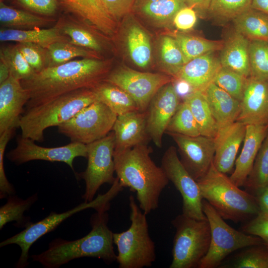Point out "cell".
Listing matches in <instances>:
<instances>
[{
	"label": "cell",
	"mask_w": 268,
	"mask_h": 268,
	"mask_svg": "<svg viewBox=\"0 0 268 268\" xmlns=\"http://www.w3.org/2000/svg\"><path fill=\"white\" fill-rule=\"evenodd\" d=\"M108 70V64L97 58L71 60L47 67L21 81L30 95L25 109L75 90L92 89L105 80Z\"/></svg>",
	"instance_id": "6da1fadb"
},
{
	"label": "cell",
	"mask_w": 268,
	"mask_h": 268,
	"mask_svg": "<svg viewBox=\"0 0 268 268\" xmlns=\"http://www.w3.org/2000/svg\"><path fill=\"white\" fill-rule=\"evenodd\" d=\"M152 152L143 143L114 153L120 184L136 193L139 206L146 215L158 208L159 197L169 181L162 168L151 159Z\"/></svg>",
	"instance_id": "7a4b0ae2"
},
{
	"label": "cell",
	"mask_w": 268,
	"mask_h": 268,
	"mask_svg": "<svg viewBox=\"0 0 268 268\" xmlns=\"http://www.w3.org/2000/svg\"><path fill=\"white\" fill-rule=\"evenodd\" d=\"M109 207L103 208L90 218L91 231L85 236L68 241L55 238L48 249L31 256L33 261L45 268H59L71 261L83 257L102 259L109 264L117 259L113 247V233L108 227Z\"/></svg>",
	"instance_id": "3957f363"
},
{
	"label": "cell",
	"mask_w": 268,
	"mask_h": 268,
	"mask_svg": "<svg viewBox=\"0 0 268 268\" xmlns=\"http://www.w3.org/2000/svg\"><path fill=\"white\" fill-rule=\"evenodd\" d=\"M197 182L203 199L224 219L235 222L249 221L260 212L255 196L241 190L213 163Z\"/></svg>",
	"instance_id": "277c9868"
},
{
	"label": "cell",
	"mask_w": 268,
	"mask_h": 268,
	"mask_svg": "<svg viewBox=\"0 0 268 268\" xmlns=\"http://www.w3.org/2000/svg\"><path fill=\"white\" fill-rule=\"evenodd\" d=\"M98 100L92 89L75 90L25 109L20 119L21 135L41 142L48 128L59 126L79 111Z\"/></svg>",
	"instance_id": "5b68a950"
},
{
	"label": "cell",
	"mask_w": 268,
	"mask_h": 268,
	"mask_svg": "<svg viewBox=\"0 0 268 268\" xmlns=\"http://www.w3.org/2000/svg\"><path fill=\"white\" fill-rule=\"evenodd\" d=\"M131 224L128 229L113 233L117 246V261L120 268L150 267L156 259L155 245L151 239L146 215L137 205L134 198H129Z\"/></svg>",
	"instance_id": "8992f818"
},
{
	"label": "cell",
	"mask_w": 268,
	"mask_h": 268,
	"mask_svg": "<svg viewBox=\"0 0 268 268\" xmlns=\"http://www.w3.org/2000/svg\"><path fill=\"white\" fill-rule=\"evenodd\" d=\"M123 189L118 178L116 177L110 189L104 194H99L91 201H84L62 213L51 212L44 219L35 223L31 222L22 231L2 241L0 243V247L11 244L19 246L21 252L16 267L24 268L29 265V250L32 244L37 240L54 230L64 220L76 213L90 208H94L97 211L110 206L111 201Z\"/></svg>",
	"instance_id": "52a82bcc"
},
{
	"label": "cell",
	"mask_w": 268,
	"mask_h": 268,
	"mask_svg": "<svg viewBox=\"0 0 268 268\" xmlns=\"http://www.w3.org/2000/svg\"><path fill=\"white\" fill-rule=\"evenodd\" d=\"M176 229L170 268H198L210 244L211 230L207 219H196L183 213L172 221Z\"/></svg>",
	"instance_id": "ba28073f"
},
{
	"label": "cell",
	"mask_w": 268,
	"mask_h": 268,
	"mask_svg": "<svg viewBox=\"0 0 268 268\" xmlns=\"http://www.w3.org/2000/svg\"><path fill=\"white\" fill-rule=\"evenodd\" d=\"M202 209L210 225L211 240L208 251L198 268H216L234 251L263 243L260 238L229 226L204 199L202 200Z\"/></svg>",
	"instance_id": "9c48e42d"
},
{
	"label": "cell",
	"mask_w": 268,
	"mask_h": 268,
	"mask_svg": "<svg viewBox=\"0 0 268 268\" xmlns=\"http://www.w3.org/2000/svg\"><path fill=\"white\" fill-rule=\"evenodd\" d=\"M117 116L105 104L96 100L58 126V130L71 142L86 145L108 135Z\"/></svg>",
	"instance_id": "30bf717a"
},
{
	"label": "cell",
	"mask_w": 268,
	"mask_h": 268,
	"mask_svg": "<svg viewBox=\"0 0 268 268\" xmlns=\"http://www.w3.org/2000/svg\"><path fill=\"white\" fill-rule=\"evenodd\" d=\"M115 135L111 131L104 137L86 144L87 165L85 170L77 175L85 184L82 198L84 201H93L100 187L105 183L112 185L116 178L114 153Z\"/></svg>",
	"instance_id": "8fae6325"
},
{
	"label": "cell",
	"mask_w": 268,
	"mask_h": 268,
	"mask_svg": "<svg viewBox=\"0 0 268 268\" xmlns=\"http://www.w3.org/2000/svg\"><path fill=\"white\" fill-rule=\"evenodd\" d=\"M161 167L182 196V213L196 219H206L199 185L182 164L175 146H171L165 151Z\"/></svg>",
	"instance_id": "7c38bea8"
},
{
	"label": "cell",
	"mask_w": 268,
	"mask_h": 268,
	"mask_svg": "<svg viewBox=\"0 0 268 268\" xmlns=\"http://www.w3.org/2000/svg\"><path fill=\"white\" fill-rule=\"evenodd\" d=\"M105 81L123 89L135 101L138 111L146 112L148 105L158 91L172 82L169 75L136 71L120 67L109 73Z\"/></svg>",
	"instance_id": "4fadbf2b"
},
{
	"label": "cell",
	"mask_w": 268,
	"mask_h": 268,
	"mask_svg": "<svg viewBox=\"0 0 268 268\" xmlns=\"http://www.w3.org/2000/svg\"><path fill=\"white\" fill-rule=\"evenodd\" d=\"M6 157L17 165L36 160L64 162L74 172V159L77 157L87 158V151L86 144L74 142L59 147H43L20 134L16 138L15 147L7 153Z\"/></svg>",
	"instance_id": "5bb4252c"
},
{
	"label": "cell",
	"mask_w": 268,
	"mask_h": 268,
	"mask_svg": "<svg viewBox=\"0 0 268 268\" xmlns=\"http://www.w3.org/2000/svg\"><path fill=\"white\" fill-rule=\"evenodd\" d=\"M177 145L182 164L197 181L208 171L215 153L214 138L200 135L188 136L177 133H166Z\"/></svg>",
	"instance_id": "9a60e30c"
},
{
	"label": "cell",
	"mask_w": 268,
	"mask_h": 268,
	"mask_svg": "<svg viewBox=\"0 0 268 268\" xmlns=\"http://www.w3.org/2000/svg\"><path fill=\"white\" fill-rule=\"evenodd\" d=\"M175 86L169 83L154 95L146 111V130L156 146H162V137L180 104Z\"/></svg>",
	"instance_id": "2e32d148"
},
{
	"label": "cell",
	"mask_w": 268,
	"mask_h": 268,
	"mask_svg": "<svg viewBox=\"0 0 268 268\" xmlns=\"http://www.w3.org/2000/svg\"><path fill=\"white\" fill-rule=\"evenodd\" d=\"M29 99L19 79L10 75L0 84V134L19 128L23 108Z\"/></svg>",
	"instance_id": "e0dca14e"
},
{
	"label": "cell",
	"mask_w": 268,
	"mask_h": 268,
	"mask_svg": "<svg viewBox=\"0 0 268 268\" xmlns=\"http://www.w3.org/2000/svg\"><path fill=\"white\" fill-rule=\"evenodd\" d=\"M236 121L245 125L268 124V82L247 78Z\"/></svg>",
	"instance_id": "ac0fdd59"
},
{
	"label": "cell",
	"mask_w": 268,
	"mask_h": 268,
	"mask_svg": "<svg viewBox=\"0 0 268 268\" xmlns=\"http://www.w3.org/2000/svg\"><path fill=\"white\" fill-rule=\"evenodd\" d=\"M59 5L79 20L107 36L116 31V20L100 0H57Z\"/></svg>",
	"instance_id": "d6986e66"
},
{
	"label": "cell",
	"mask_w": 268,
	"mask_h": 268,
	"mask_svg": "<svg viewBox=\"0 0 268 268\" xmlns=\"http://www.w3.org/2000/svg\"><path fill=\"white\" fill-rule=\"evenodd\" d=\"M246 129V125L238 121L219 129L214 138L215 150L213 163L219 171L226 174L233 169Z\"/></svg>",
	"instance_id": "ffe728a7"
},
{
	"label": "cell",
	"mask_w": 268,
	"mask_h": 268,
	"mask_svg": "<svg viewBox=\"0 0 268 268\" xmlns=\"http://www.w3.org/2000/svg\"><path fill=\"white\" fill-rule=\"evenodd\" d=\"M112 131L115 140L114 151L146 143L149 137L146 130V112L136 110L118 116Z\"/></svg>",
	"instance_id": "44dd1931"
},
{
	"label": "cell",
	"mask_w": 268,
	"mask_h": 268,
	"mask_svg": "<svg viewBox=\"0 0 268 268\" xmlns=\"http://www.w3.org/2000/svg\"><path fill=\"white\" fill-rule=\"evenodd\" d=\"M268 131V124L246 125L244 144L236 159L230 179L238 187L244 186L255 158Z\"/></svg>",
	"instance_id": "7402d4cb"
},
{
	"label": "cell",
	"mask_w": 268,
	"mask_h": 268,
	"mask_svg": "<svg viewBox=\"0 0 268 268\" xmlns=\"http://www.w3.org/2000/svg\"><path fill=\"white\" fill-rule=\"evenodd\" d=\"M213 54L207 53L187 62L176 78L187 83L192 91H204L221 67L219 58Z\"/></svg>",
	"instance_id": "603a6c76"
},
{
	"label": "cell",
	"mask_w": 268,
	"mask_h": 268,
	"mask_svg": "<svg viewBox=\"0 0 268 268\" xmlns=\"http://www.w3.org/2000/svg\"><path fill=\"white\" fill-rule=\"evenodd\" d=\"M249 39L235 30L223 43L220 49L221 66L249 77Z\"/></svg>",
	"instance_id": "cb8c5ba5"
},
{
	"label": "cell",
	"mask_w": 268,
	"mask_h": 268,
	"mask_svg": "<svg viewBox=\"0 0 268 268\" xmlns=\"http://www.w3.org/2000/svg\"><path fill=\"white\" fill-rule=\"evenodd\" d=\"M184 0H135L132 12L159 27L173 24L177 12L187 6Z\"/></svg>",
	"instance_id": "d4e9b609"
},
{
	"label": "cell",
	"mask_w": 268,
	"mask_h": 268,
	"mask_svg": "<svg viewBox=\"0 0 268 268\" xmlns=\"http://www.w3.org/2000/svg\"><path fill=\"white\" fill-rule=\"evenodd\" d=\"M203 92L219 129L236 121L240 112L239 101L213 82Z\"/></svg>",
	"instance_id": "484cf974"
},
{
	"label": "cell",
	"mask_w": 268,
	"mask_h": 268,
	"mask_svg": "<svg viewBox=\"0 0 268 268\" xmlns=\"http://www.w3.org/2000/svg\"><path fill=\"white\" fill-rule=\"evenodd\" d=\"M59 27L40 29L35 28L30 29H1L0 41L16 42L18 43H31L39 45L46 49L54 43L59 41H69Z\"/></svg>",
	"instance_id": "4316f807"
},
{
	"label": "cell",
	"mask_w": 268,
	"mask_h": 268,
	"mask_svg": "<svg viewBox=\"0 0 268 268\" xmlns=\"http://www.w3.org/2000/svg\"><path fill=\"white\" fill-rule=\"evenodd\" d=\"M97 99L108 107L118 116L138 110L131 96L123 89L106 81L92 88Z\"/></svg>",
	"instance_id": "83f0119b"
},
{
	"label": "cell",
	"mask_w": 268,
	"mask_h": 268,
	"mask_svg": "<svg viewBox=\"0 0 268 268\" xmlns=\"http://www.w3.org/2000/svg\"><path fill=\"white\" fill-rule=\"evenodd\" d=\"M235 30L251 40L268 42V15L250 8L233 20Z\"/></svg>",
	"instance_id": "f1b7e54d"
},
{
	"label": "cell",
	"mask_w": 268,
	"mask_h": 268,
	"mask_svg": "<svg viewBox=\"0 0 268 268\" xmlns=\"http://www.w3.org/2000/svg\"><path fill=\"white\" fill-rule=\"evenodd\" d=\"M184 100L191 109L201 135L215 138L219 128L203 91H192L185 96Z\"/></svg>",
	"instance_id": "f546056e"
},
{
	"label": "cell",
	"mask_w": 268,
	"mask_h": 268,
	"mask_svg": "<svg viewBox=\"0 0 268 268\" xmlns=\"http://www.w3.org/2000/svg\"><path fill=\"white\" fill-rule=\"evenodd\" d=\"M126 34V44L132 60L141 68L147 67L151 58V47L148 35L136 23L129 27Z\"/></svg>",
	"instance_id": "4dcf8cb0"
},
{
	"label": "cell",
	"mask_w": 268,
	"mask_h": 268,
	"mask_svg": "<svg viewBox=\"0 0 268 268\" xmlns=\"http://www.w3.org/2000/svg\"><path fill=\"white\" fill-rule=\"evenodd\" d=\"M6 202L0 207V229L8 222L14 221L17 227H26L32 222L29 217L24 216L38 200V194H35L23 200L15 195L8 196Z\"/></svg>",
	"instance_id": "1f68e13d"
},
{
	"label": "cell",
	"mask_w": 268,
	"mask_h": 268,
	"mask_svg": "<svg viewBox=\"0 0 268 268\" xmlns=\"http://www.w3.org/2000/svg\"><path fill=\"white\" fill-rule=\"evenodd\" d=\"M50 20L30 12L9 6L0 0V22L9 28H35L47 24Z\"/></svg>",
	"instance_id": "d6a6232c"
},
{
	"label": "cell",
	"mask_w": 268,
	"mask_h": 268,
	"mask_svg": "<svg viewBox=\"0 0 268 268\" xmlns=\"http://www.w3.org/2000/svg\"><path fill=\"white\" fill-rule=\"evenodd\" d=\"M268 185V131L243 187L254 196Z\"/></svg>",
	"instance_id": "836d02e7"
},
{
	"label": "cell",
	"mask_w": 268,
	"mask_h": 268,
	"mask_svg": "<svg viewBox=\"0 0 268 268\" xmlns=\"http://www.w3.org/2000/svg\"><path fill=\"white\" fill-rule=\"evenodd\" d=\"M46 50V67L65 64L77 57L96 58L95 51L76 46L69 41L54 43Z\"/></svg>",
	"instance_id": "e575fe53"
},
{
	"label": "cell",
	"mask_w": 268,
	"mask_h": 268,
	"mask_svg": "<svg viewBox=\"0 0 268 268\" xmlns=\"http://www.w3.org/2000/svg\"><path fill=\"white\" fill-rule=\"evenodd\" d=\"M174 38L182 52L185 63L201 55L220 50L223 43L183 34H177Z\"/></svg>",
	"instance_id": "d590c367"
},
{
	"label": "cell",
	"mask_w": 268,
	"mask_h": 268,
	"mask_svg": "<svg viewBox=\"0 0 268 268\" xmlns=\"http://www.w3.org/2000/svg\"><path fill=\"white\" fill-rule=\"evenodd\" d=\"M56 25L69 38L70 43L95 52L102 51V45L97 38L76 21L61 19Z\"/></svg>",
	"instance_id": "8d00e7d4"
},
{
	"label": "cell",
	"mask_w": 268,
	"mask_h": 268,
	"mask_svg": "<svg viewBox=\"0 0 268 268\" xmlns=\"http://www.w3.org/2000/svg\"><path fill=\"white\" fill-rule=\"evenodd\" d=\"M160 54L165 71L176 78L186 63L182 52L174 38L169 36L162 37Z\"/></svg>",
	"instance_id": "74e56055"
},
{
	"label": "cell",
	"mask_w": 268,
	"mask_h": 268,
	"mask_svg": "<svg viewBox=\"0 0 268 268\" xmlns=\"http://www.w3.org/2000/svg\"><path fill=\"white\" fill-rule=\"evenodd\" d=\"M0 59L8 67L10 75L21 81L29 79L36 73L16 45L1 47Z\"/></svg>",
	"instance_id": "f35d334b"
},
{
	"label": "cell",
	"mask_w": 268,
	"mask_h": 268,
	"mask_svg": "<svg viewBox=\"0 0 268 268\" xmlns=\"http://www.w3.org/2000/svg\"><path fill=\"white\" fill-rule=\"evenodd\" d=\"M166 133L193 136L201 135L198 124L189 105L184 100L180 103L171 118L166 129Z\"/></svg>",
	"instance_id": "ab89813d"
},
{
	"label": "cell",
	"mask_w": 268,
	"mask_h": 268,
	"mask_svg": "<svg viewBox=\"0 0 268 268\" xmlns=\"http://www.w3.org/2000/svg\"><path fill=\"white\" fill-rule=\"evenodd\" d=\"M250 76L268 82V42L251 40L249 43Z\"/></svg>",
	"instance_id": "60d3db41"
},
{
	"label": "cell",
	"mask_w": 268,
	"mask_h": 268,
	"mask_svg": "<svg viewBox=\"0 0 268 268\" xmlns=\"http://www.w3.org/2000/svg\"><path fill=\"white\" fill-rule=\"evenodd\" d=\"M247 78L234 71L221 66L213 82L241 102Z\"/></svg>",
	"instance_id": "b9f144b4"
},
{
	"label": "cell",
	"mask_w": 268,
	"mask_h": 268,
	"mask_svg": "<svg viewBox=\"0 0 268 268\" xmlns=\"http://www.w3.org/2000/svg\"><path fill=\"white\" fill-rule=\"evenodd\" d=\"M252 0H211L208 12L221 20H233L251 7Z\"/></svg>",
	"instance_id": "7bdbcfd3"
},
{
	"label": "cell",
	"mask_w": 268,
	"mask_h": 268,
	"mask_svg": "<svg viewBox=\"0 0 268 268\" xmlns=\"http://www.w3.org/2000/svg\"><path fill=\"white\" fill-rule=\"evenodd\" d=\"M252 246L236 258L233 267L237 268H268V249Z\"/></svg>",
	"instance_id": "ee69618b"
},
{
	"label": "cell",
	"mask_w": 268,
	"mask_h": 268,
	"mask_svg": "<svg viewBox=\"0 0 268 268\" xmlns=\"http://www.w3.org/2000/svg\"><path fill=\"white\" fill-rule=\"evenodd\" d=\"M16 46L25 60L36 72L46 67V48L31 43H18Z\"/></svg>",
	"instance_id": "f6af8a7d"
},
{
	"label": "cell",
	"mask_w": 268,
	"mask_h": 268,
	"mask_svg": "<svg viewBox=\"0 0 268 268\" xmlns=\"http://www.w3.org/2000/svg\"><path fill=\"white\" fill-rule=\"evenodd\" d=\"M15 129L8 130L0 134V199L7 198L15 194L14 187L9 182L4 171L3 158L6 145Z\"/></svg>",
	"instance_id": "bcb514c9"
},
{
	"label": "cell",
	"mask_w": 268,
	"mask_h": 268,
	"mask_svg": "<svg viewBox=\"0 0 268 268\" xmlns=\"http://www.w3.org/2000/svg\"><path fill=\"white\" fill-rule=\"evenodd\" d=\"M241 231L260 238L268 249V214L260 212L242 226Z\"/></svg>",
	"instance_id": "7dc6e473"
},
{
	"label": "cell",
	"mask_w": 268,
	"mask_h": 268,
	"mask_svg": "<svg viewBox=\"0 0 268 268\" xmlns=\"http://www.w3.org/2000/svg\"><path fill=\"white\" fill-rule=\"evenodd\" d=\"M15 1L25 8L44 15H53L59 6L57 0H15Z\"/></svg>",
	"instance_id": "c3c4849f"
},
{
	"label": "cell",
	"mask_w": 268,
	"mask_h": 268,
	"mask_svg": "<svg viewBox=\"0 0 268 268\" xmlns=\"http://www.w3.org/2000/svg\"><path fill=\"white\" fill-rule=\"evenodd\" d=\"M104 7L115 20L132 12L135 0H100Z\"/></svg>",
	"instance_id": "681fc988"
},
{
	"label": "cell",
	"mask_w": 268,
	"mask_h": 268,
	"mask_svg": "<svg viewBox=\"0 0 268 268\" xmlns=\"http://www.w3.org/2000/svg\"><path fill=\"white\" fill-rule=\"evenodd\" d=\"M197 20L196 10L188 5L181 8L176 14L173 24L175 27L181 31L192 29Z\"/></svg>",
	"instance_id": "f907efd6"
},
{
	"label": "cell",
	"mask_w": 268,
	"mask_h": 268,
	"mask_svg": "<svg viewBox=\"0 0 268 268\" xmlns=\"http://www.w3.org/2000/svg\"><path fill=\"white\" fill-rule=\"evenodd\" d=\"M260 212L268 214V185L255 196Z\"/></svg>",
	"instance_id": "816d5d0a"
},
{
	"label": "cell",
	"mask_w": 268,
	"mask_h": 268,
	"mask_svg": "<svg viewBox=\"0 0 268 268\" xmlns=\"http://www.w3.org/2000/svg\"><path fill=\"white\" fill-rule=\"evenodd\" d=\"M186 4L201 12L208 11L211 0H184Z\"/></svg>",
	"instance_id": "f5cc1de1"
},
{
	"label": "cell",
	"mask_w": 268,
	"mask_h": 268,
	"mask_svg": "<svg viewBox=\"0 0 268 268\" xmlns=\"http://www.w3.org/2000/svg\"><path fill=\"white\" fill-rule=\"evenodd\" d=\"M251 8L268 15V0H252Z\"/></svg>",
	"instance_id": "db71d44e"
},
{
	"label": "cell",
	"mask_w": 268,
	"mask_h": 268,
	"mask_svg": "<svg viewBox=\"0 0 268 268\" xmlns=\"http://www.w3.org/2000/svg\"><path fill=\"white\" fill-rule=\"evenodd\" d=\"M10 76L8 67L3 62H0V84L5 81Z\"/></svg>",
	"instance_id": "11a10c76"
}]
</instances>
